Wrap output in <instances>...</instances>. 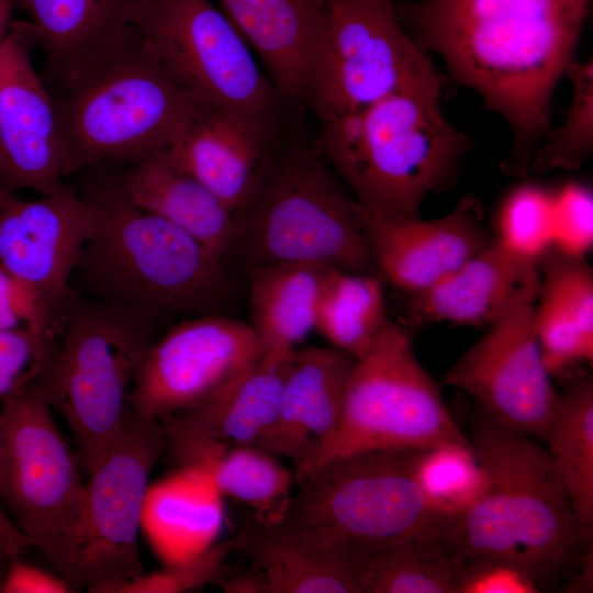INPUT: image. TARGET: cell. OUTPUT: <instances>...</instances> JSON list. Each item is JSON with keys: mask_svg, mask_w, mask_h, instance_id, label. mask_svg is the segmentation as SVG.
Masks as SVG:
<instances>
[{"mask_svg": "<svg viewBox=\"0 0 593 593\" xmlns=\"http://www.w3.org/2000/svg\"><path fill=\"white\" fill-rule=\"evenodd\" d=\"M591 0H417L398 2L401 23L450 77L501 115L512 145L503 172H528L548 134L555 89L573 63Z\"/></svg>", "mask_w": 593, "mask_h": 593, "instance_id": "1", "label": "cell"}, {"mask_svg": "<svg viewBox=\"0 0 593 593\" xmlns=\"http://www.w3.org/2000/svg\"><path fill=\"white\" fill-rule=\"evenodd\" d=\"M441 89L400 90L320 122L314 149L363 211L418 216L429 195L455 184L473 141L445 116Z\"/></svg>", "mask_w": 593, "mask_h": 593, "instance_id": "2", "label": "cell"}, {"mask_svg": "<svg viewBox=\"0 0 593 593\" xmlns=\"http://www.w3.org/2000/svg\"><path fill=\"white\" fill-rule=\"evenodd\" d=\"M87 197L94 226L75 272L101 302L146 321L217 313L231 291L225 259L128 202L113 182Z\"/></svg>", "mask_w": 593, "mask_h": 593, "instance_id": "3", "label": "cell"}, {"mask_svg": "<svg viewBox=\"0 0 593 593\" xmlns=\"http://www.w3.org/2000/svg\"><path fill=\"white\" fill-rule=\"evenodd\" d=\"M228 258L245 271L309 261L377 275L357 203L314 148L273 149L233 211Z\"/></svg>", "mask_w": 593, "mask_h": 593, "instance_id": "4", "label": "cell"}, {"mask_svg": "<svg viewBox=\"0 0 593 593\" xmlns=\"http://www.w3.org/2000/svg\"><path fill=\"white\" fill-rule=\"evenodd\" d=\"M56 101L65 176L165 150L208 109L172 80L132 34L67 86Z\"/></svg>", "mask_w": 593, "mask_h": 593, "instance_id": "5", "label": "cell"}, {"mask_svg": "<svg viewBox=\"0 0 593 593\" xmlns=\"http://www.w3.org/2000/svg\"><path fill=\"white\" fill-rule=\"evenodd\" d=\"M148 321L71 294L60 332L35 379L66 419L87 475L125 417L138 366L153 342Z\"/></svg>", "mask_w": 593, "mask_h": 593, "instance_id": "6", "label": "cell"}, {"mask_svg": "<svg viewBox=\"0 0 593 593\" xmlns=\"http://www.w3.org/2000/svg\"><path fill=\"white\" fill-rule=\"evenodd\" d=\"M52 410L35 380L3 398L0 500L15 525L76 590L80 589L85 469L57 427Z\"/></svg>", "mask_w": 593, "mask_h": 593, "instance_id": "7", "label": "cell"}, {"mask_svg": "<svg viewBox=\"0 0 593 593\" xmlns=\"http://www.w3.org/2000/svg\"><path fill=\"white\" fill-rule=\"evenodd\" d=\"M130 31L200 104L279 133L288 104L249 45L210 0H137Z\"/></svg>", "mask_w": 593, "mask_h": 593, "instance_id": "8", "label": "cell"}, {"mask_svg": "<svg viewBox=\"0 0 593 593\" xmlns=\"http://www.w3.org/2000/svg\"><path fill=\"white\" fill-rule=\"evenodd\" d=\"M468 440L437 383L418 361L410 334L392 321L372 349L356 360L335 430L294 473V479L344 455L422 450Z\"/></svg>", "mask_w": 593, "mask_h": 593, "instance_id": "9", "label": "cell"}, {"mask_svg": "<svg viewBox=\"0 0 593 593\" xmlns=\"http://www.w3.org/2000/svg\"><path fill=\"white\" fill-rule=\"evenodd\" d=\"M419 450H368L327 459L295 478L284 518L347 545L370 546L439 533V514L419 488Z\"/></svg>", "mask_w": 593, "mask_h": 593, "instance_id": "10", "label": "cell"}, {"mask_svg": "<svg viewBox=\"0 0 593 593\" xmlns=\"http://www.w3.org/2000/svg\"><path fill=\"white\" fill-rule=\"evenodd\" d=\"M395 0H329L305 94L320 122L400 90L444 85L401 23Z\"/></svg>", "mask_w": 593, "mask_h": 593, "instance_id": "11", "label": "cell"}, {"mask_svg": "<svg viewBox=\"0 0 593 593\" xmlns=\"http://www.w3.org/2000/svg\"><path fill=\"white\" fill-rule=\"evenodd\" d=\"M167 450L161 422L131 406L88 474L80 523V588L113 590L145 573L138 553L149 474Z\"/></svg>", "mask_w": 593, "mask_h": 593, "instance_id": "12", "label": "cell"}, {"mask_svg": "<svg viewBox=\"0 0 593 593\" xmlns=\"http://www.w3.org/2000/svg\"><path fill=\"white\" fill-rule=\"evenodd\" d=\"M470 443L499 488L524 562L542 588L585 546L566 486L547 449L483 412Z\"/></svg>", "mask_w": 593, "mask_h": 593, "instance_id": "13", "label": "cell"}, {"mask_svg": "<svg viewBox=\"0 0 593 593\" xmlns=\"http://www.w3.org/2000/svg\"><path fill=\"white\" fill-rule=\"evenodd\" d=\"M538 293L537 266L484 335L449 368L444 382L472 396L495 422L542 439L559 394L535 334Z\"/></svg>", "mask_w": 593, "mask_h": 593, "instance_id": "14", "label": "cell"}, {"mask_svg": "<svg viewBox=\"0 0 593 593\" xmlns=\"http://www.w3.org/2000/svg\"><path fill=\"white\" fill-rule=\"evenodd\" d=\"M261 355L248 323L217 313L184 318L146 350L128 404L157 419L190 410L236 381Z\"/></svg>", "mask_w": 593, "mask_h": 593, "instance_id": "15", "label": "cell"}, {"mask_svg": "<svg viewBox=\"0 0 593 593\" xmlns=\"http://www.w3.org/2000/svg\"><path fill=\"white\" fill-rule=\"evenodd\" d=\"M26 27L0 40V172L7 193L67 191L57 101L36 72Z\"/></svg>", "mask_w": 593, "mask_h": 593, "instance_id": "16", "label": "cell"}, {"mask_svg": "<svg viewBox=\"0 0 593 593\" xmlns=\"http://www.w3.org/2000/svg\"><path fill=\"white\" fill-rule=\"evenodd\" d=\"M94 219L90 199L69 190L37 200L0 197V265L35 288L60 318Z\"/></svg>", "mask_w": 593, "mask_h": 593, "instance_id": "17", "label": "cell"}, {"mask_svg": "<svg viewBox=\"0 0 593 593\" xmlns=\"http://www.w3.org/2000/svg\"><path fill=\"white\" fill-rule=\"evenodd\" d=\"M358 213L377 275L406 295L433 286L493 239L472 197L429 220L385 217L359 206Z\"/></svg>", "mask_w": 593, "mask_h": 593, "instance_id": "18", "label": "cell"}, {"mask_svg": "<svg viewBox=\"0 0 593 593\" xmlns=\"http://www.w3.org/2000/svg\"><path fill=\"white\" fill-rule=\"evenodd\" d=\"M294 350L261 355L211 399L159 419L167 436L166 451L187 467L224 446L258 447L277 417Z\"/></svg>", "mask_w": 593, "mask_h": 593, "instance_id": "19", "label": "cell"}, {"mask_svg": "<svg viewBox=\"0 0 593 593\" xmlns=\"http://www.w3.org/2000/svg\"><path fill=\"white\" fill-rule=\"evenodd\" d=\"M355 362L333 346L295 349L277 417L258 447L299 471L335 430Z\"/></svg>", "mask_w": 593, "mask_h": 593, "instance_id": "20", "label": "cell"}, {"mask_svg": "<svg viewBox=\"0 0 593 593\" xmlns=\"http://www.w3.org/2000/svg\"><path fill=\"white\" fill-rule=\"evenodd\" d=\"M234 541V551L250 560L266 593H358L348 545L323 530L253 516Z\"/></svg>", "mask_w": 593, "mask_h": 593, "instance_id": "21", "label": "cell"}, {"mask_svg": "<svg viewBox=\"0 0 593 593\" xmlns=\"http://www.w3.org/2000/svg\"><path fill=\"white\" fill-rule=\"evenodd\" d=\"M287 104L304 105L329 0H219Z\"/></svg>", "mask_w": 593, "mask_h": 593, "instance_id": "22", "label": "cell"}, {"mask_svg": "<svg viewBox=\"0 0 593 593\" xmlns=\"http://www.w3.org/2000/svg\"><path fill=\"white\" fill-rule=\"evenodd\" d=\"M30 19L51 79L64 90L131 35L137 0H12Z\"/></svg>", "mask_w": 593, "mask_h": 593, "instance_id": "23", "label": "cell"}, {"mask_svg": "<svg viewBox=\"0 0 593 593\" xmlns=\"http://www.w3.org/2000/svg\"><path fill=\"white\" fill-rule=\"evenodd\" d=\"M277 138L278 134L254 121L205 109L164 153L234 211L273 152Z\"/></svg>", "mask_w": 593, "mask_h": 593, "instance_id": "24", "label": "cell"}, {"mask_svg": "<svg viewBox=\"0 0 593 593\" xmlns=\"http://www.w3.org/2000/svg\"><path fill=\"white\" fill-rule=\"evenodd\" d=\"M538 266L493 239L433 286L407 295L412 326L454 323L488 326Z\"/></svg>", "mask_w": 593, "mask_h": 593, "instance_id": "25", "label": "cell"}, {"mask_svg": "<svg viewBox=\"0 0 593 593\" xmlns=\"http://www.w3.org/2000/svg\"><path fill=\"white\" fill-rule=\"evenodd\" d=\"M128 164L113 182L124 199L182 230L226 260L233 210L177 167L164 150Z\"/></svg>", "mask_w": 593, "mask_h": 593, "instance_id": "26", "label": "cell"}, {"mask_svg": "<svg viewBox=\"0 0 593 593\" xmlns=\"http://www.w3.org/2000/svg\"><path fill=\"white\" fill-rule=\"evenodd\" d=\"M334 270L321 262L286 261L246 271L248 324L262 355L293 351L315 328L317 304Z\"/></svg>", "mask_w": 593, "mask_h": 593, "instance_id": "27", "label": "cell"}, {"mask_svg": "<svg viewBox=\"0 0 593 593\" xmlns=\"http://www.w3.org/2000/svg\"><path fill=\"white\" fill-rule=\"evenodd\" d=\"M223 495L203 467L181 472L148 492L145 512L153 538L168 564L214 544L223 525Z\"/></svg>", "mask_w": 593, "mask_h": 593, "instance_id": "28", "label": "cell"}, {"mask_svg": "<svg viewBox=\"0 0 593 593\" xmlns=\"http://www.w3.org/2000/svg\"><path fill=\"white\" fill-rule=\"evenodd\" d=\"M348 549L358 593H454L462 562L439 533Z\"/></svg>", "mask_w": 593, "mask_h": 593, "instance_id": "29", "label": "cell"}, {"mask_svg": "<svg viewBox=\"0 0 593 593\" xmlns=\"http://www.w3.org/2000/svg\"><path fill=\"white\" fill-rule=\"evenodd\" d=\"M542 439L566 486L586 545L593 526V381L577 374L559 400Z\"/></svg>", "mask_w": 593, "mask_h": 593, "instance_id": "30", "label": "cell"}, {"mask_svg": "<svg viewBox=\"0 0 593 593\" xmlns=\"http://www.w3.org/2000/svg\"><path fill=\"white\" fill-rule=\"evenodd\" d=\"M391 322L377 275L336 269L321 294L314 329L333 347L358 360L372 349Z\"/></svg>", "mask_w": 593, "mask_h": 593, "instance_id": "31", "label": "cell"}, {"mask_svg": "<svg viewBox=\"0 0 593 593\" xmlns=\"http://www.w3.org/2000/svg\"><path fill=\"white\" fill-rule=\"evenodd\" d=\"M276 457L256 446H224L192 466L203 467L220 493L251 507L254 517L278 522L291 504L294 474Z\"/></svg>", "mask_w": 593, "mask_h": 593, "instance_id": "32", "label": "cell"}, {"mask_svg": "<svg viewBox=\"0 0 593 593\" xmlns=\"http://www.w3.org/2000/svg\"><path fill=\"white\" fill-rule=\"evenodd\" d=\"M414 474L427 501L444 516L469 507L488 491L491 482L470 439L419 450Z\"/></svg>", "mask_w": 593, "mask_h": 593, "instance_id": "33", "label": "cell"}, {"mask_svg": "<svg viewBox=\"0 0 593 593\" xmlns=\"http://www.w3.org/2000/svg\"><path fill=\"white\" fill-rule=\"evenodd\" d=\"M490 480L488 491L475 502L444 518L439 536L461 560L503 558L526 566L503 496Z\"/></svg>", "mask_w": 593, "mask_h": 593, "instance_id": "34", "label": "cell"}, {"mask_svg": "<svg viewBox=\"0 0 593 593\" xmlns=\"http://www.w3.org/2000/svg\"><path fill=\"white\" fill-rule=\"evenodd\" d=\"M566 76L572 83L570 108L562 124L538 145L529 171L575 170L593 152V64L573 61Z\"/></svg>", "mask_w": 593, "mask_h": 593, "instance_id": "35", "label": "cell"}, {"mask_svg": "<svg viewBox=\"0 0 593 593\" xmlns=\"http://www.w3.org/2000/svg\"><path fill=\"white\" fill-rule=\"evenodd\" d=\"M553 191L522 184L503 200L494 238L513 254L538 264L552 245Z\"/></svg>", "mask_w": 593, "mask_h": 593, "instance_id": "36", "label": "cell"}, {"mask_svg": "<svg viewBox=\"0 0 593 593\" xmlns=\"http://www.w3.org/2000/svg\"><path fill=\"white\" fill-rule=\"evenodd\" d=\"M534 327L544 365L551 378H570L578 368L592 363L593 338L556 300L539 291Z\"/></svg>", "mask_w": 593, "mask_h": 593, "instance_id": "37", "label": "cell"}, {"mask_svg": "<svg viewBox=\"0 0 593 593\" xmlns=\"http://www.w3.org/2000/svg\"><path fill=\"white\" fill-rule=\"evenodd\" d=\"M539 291L556 300L593 338V271L585 257H571L553 249L538 260Z\"/></svg>", "mask_w": 593, "mask_h": 593, "instance_id": "38", "label": "cell"}, {"mask_svg": "<svg viewBox=\"0 0 593 593\" xmlns=\"http://www.w3.org/2000/svg\"><path fill=\"white\" fill-rule=\"evenodd\" d=\"M234 537L213 544L184 561L168 564L163 571L144 573L125 582L116 586L113 592L177 593L201 588L220 578L224 561L234 551Z\"/></svg>", "mask_w": 593, "mask_h": 593, "instance_id": "39", "label": "cell"}, {"mask_svg": "<svg viewBox=\"0 0 593 593\" xmlns=\"http://www.w3.org/2000/svg\"><path fill=\"white\" fill-rule=\"evenodd\" d=\"M593 245V197L589 187L572 182L553 191L551 249L585 257Z\"/></svg>", "mask_w": 593, "mask_h": 593, "instance_id": "40", "label": "cell"}, {"mask_svg": "<svg viewBox=\"0 0 593 593\" xmlns=\"http://www.w3.org/2000/svg\"><path fill=\"white\" fill-rule=\"evenodd\" d=\"M61 323L35 288L0 265V329L24 327L56 338Z\"/></svg>", "mask_w": 593, "mask_h": 593, "instance_id": "41", "label": "cell"}, {"mask_svg": "<svg viewBox=\"0 0 593 593\" xmlns=\"http://www.w3.org/2000/svg\"><path fill=\"white\" fill-rule=\"evenodd\" d=\"M55 340L24 327L0 329V398L37 378Z\"/></svg>", "mask_w": 593, "mask_h": 593, "instance_id": "42", "label": "cell"}, {"mask_svg": "<svg viewBox=\"0 0 593 593\" xmlns=\"http://www.w3.org/2000/svg\"><path fill=\"white\" fill-rule=\"evenodd\" d=\"M541 585L522 562L503 558L462 560L454 593H538Z\"/></svg>", "mask_w": 593, "mask_h": 593, "instance_id": "43", "label": "cell"}, {"mask_svg": "<svg viewBox=\"0 0 593 593\" xmlns=\"http://www.w3.org/2000/svg\"><path fill=\"white\" fill-rule=\"evenodd\" d=\"M10 566L0 581L3 593H68L76 591L61 577L37 567L10 559Z\"/></svg>", "mask_w": 593, "mask_h": 593, "instance_id": "44", "label": "cell"}, {"mask_svg": "<svg viewBox=\"0 0 593 593\" xmlns=\"http://www.w3.org/2000/svg\"><path fill=\"white\" fill-rule=\"evenodd\" d=\"M31 547L32 541L15 525L0 500V557L9 560L19 558Z\"/></svg>", "mask_w": 593, "mask_h": 593, "instance_id": "45", "label": "cell"}, {"mask_svg": "<svg viewBox=\"0 0 593 593\" xmlns=\"http://www.w3.org/2000/svg\"><path fill=\"white\" fill-rule=\"evenodd\" d=\"M12 8V0H0V40L10 31Z\"/></svg>", "mask_w": 593, "mask_h": 593, "instance_id": "46", "label": "cell"}, {"mask_svg": "<svg viewBox=\"0 0 593 593\" xmlns=\"http://www.w3.org/2000/svg\"><path fill=\"white\" fill-rule=\"evenodd\" d=\"M7 192L4 191V188H3V182H2V178H1V172H0V197L2 194H5Z\"/></svg>", "mask_w": 593, "mask_h": 593, "instance_id": "47", "label": "cell"}, {"mask_svg": "<svg viewBox=\"0 0 593 593\" xmlns=\"http://www.w3.org/2000/svg\"><path fill=\"white\" fill-rule=\"evenodd\" d=\"M0 559H2V558L0 557Z\"/></svg>", "mask_w": 593, "mask_h": 593, "instance_id": "48", "label": "cell"}]
</instances>
